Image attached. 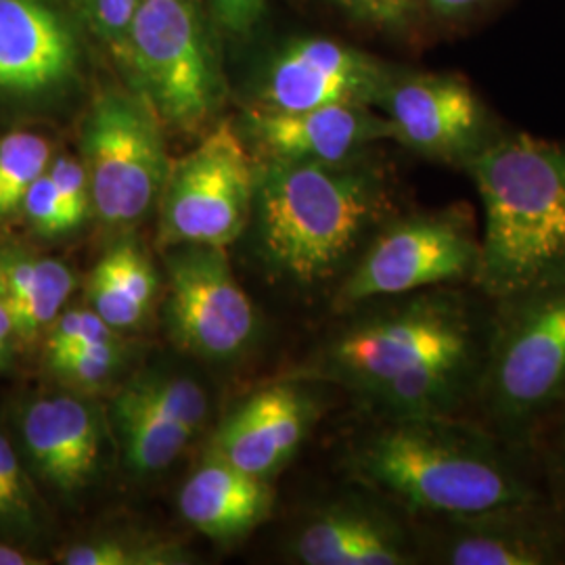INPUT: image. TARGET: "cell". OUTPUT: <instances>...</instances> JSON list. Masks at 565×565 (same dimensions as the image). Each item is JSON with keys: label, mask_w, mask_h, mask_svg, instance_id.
I'll list each match as a JSON object with an SVG mask.
<instances>
[{"label": "cell", "mask_w": 565, "mask_h": 565, "mask_svg": "<svg viewBox=\"0 0 565 565\" xmlns=\"http://www.w3.org/2000/svg\"><path fill=\"white\" fill-rule=\"evenodd\" d=\"M273 503L275 492L266 478L245 473L212 452L189 476L179 499L189 525L221 543L256 530L268 520Z\"/></svg>", "instance_id": "d6986e66"}, {"label": "cell", "mask_w": 565, "mask_h": 565, "mask_svg": "<svg viewBox=\"0 0 565 565\" xmlns=\"http://www.w3.org/2000/svg\"><path fill=\"white\" fill-rule=\"evenodd\" d=\"M158 270L135 235L121 233L86 281V306L116 331L139 329L158 298Z\"/></svg>", "instance_id": "7402d4cb"}, {"label": "cell", "mask_w": 565, "mask_h": 565, "mask_svg": "<svg viewBox=\"0 0 565 565\" xmlns=\"http://www.w3.org/2000/svg\"><path fill=\"white\" fill-rule=\"evenodd\" d=\"M46 530L49 515L41 486L30 473L11 431L0 425V536L34 548Z\"/></svg>", "instance_id": "cb8c5ba5"}, {"label": "cell", "mask_w": 565, "mask_h": 565, "mask_svg": "<svg viewBox=\"0 0 565 565\" xmlns=\"http://www.w3.org/2000/svg\"><path fill=\"white\" fill-rule=\"evenodd\" d=\"M226 247H166L163 319L172 343L212 363L239 359L254 342V303L235 279Z\"/></svg>", "instance_id": "30bf717a"}, {"label": "cell", "mask_w": 565, "mask_h": 565, "mask_svg": "<svg viewBox=\"0 0 565 565\" xmlns=\"http://www.w3.org/2000/svg\"><path fill=\"white\" fill-rule=\"evenodd\" d=\"M247 135L270 162H350L361 149L396 139L394 126L359 103L324 105L306 111L249 109Z\"/></svg>", "instance_id": "2e32d148"}, {"label": "cell", "mask_w": 565, "mask_h": 565, "mask_svg": "<svg viewBox=\"0 0 565 565\" xmlns=\"http://www.w3.org/2000/svg\"><path fill=\"white\" fill-rule=\"evenodd\" d=\"M65 565H186L193 555L184 546L141 534H105L72 543L57 553Z\"/></svg>", "instance_id": "d4e9b609"}, {"label": "cell", "mask_w": 565, "mask_h": 565, "mask_svg": "<svg viewBox=\"0 0 565 565\" xmlns=\"http://www.w3.org/2000/svg\"><path fill=\"white\" fill-rule=\"evenodd\" d=\"M390 212L382 177L352 160L268 162L256 177L254 249L275 281L312 289L354 263Z\"/></svg>", "instance_id": "6da1fadb"}, {"label": "cell", "mask_w": 565, "mask_h": 565, "mask_svg": "<svg viewBox=\"0 0 565 565\" xmlns=\"http://www.w3.org/2000/svg\"><path fill=\"white\" fill-rule=\"evenodd\" d=\"M380 67L340 42L306 39L273 61L258 109L306 111L338 103L375 102L384 93Z\"/></svg>", "instance_id": "9a60e30c"}, {"label": "cell", "mask_w": 565, "mask_h": 565, "mask_svg": "<svg viewBox=\"0 0 565 565\" xmlns=\"http://www.w3.org/2000/svg\"><path fill=\"white\" fill-rule=\"evenodd\" d=\"M78 46L44 0H0V93L44 97L76 72Z\"/></svg>", "instance_id": "e0dca14e"}, {"label": "cell", "mask_w": 565, "mask_h": 565, "mask_svg": "<svg viewBox=\"0 0 565 565\" xmlns=\"http://www.w3.org/2000/svg\"><path fill=\"white\" fill-rule=\"evenodd\" d=\"M440 557L450 565H546L562 559L564 536L532 505L445 518Z\"/></svg>", "instance_id": "ac0fdd59"}, {"label": "cell", "mask_w": 565, "mask_h": 565, "mask_svg": "<svg viewBox=\"0 0 565 565\" xmlns=\"http://www.w3.org/2000/svg\"><path fill=\"white\" fill-rule=\"evenodd\" d=\"M120 331L103 321L97 312H93L88 306L82 308H65L55 323L49 327L44 333V354H53L61 350L88 345V343L109 342L118 340Z\"/></svg>", "instance_id": "83f0119b"}, {"label": "cell", "mask_w": 565, "mask_h": 565, "mask_svg": "<svg viewBox=\"0 0 565 565\" xmlns=\"http://www.w3.org/2000/svg\"><path fill=\"white\" fill-rule=\"evenodd\" d=\"M480 356V350L446 356L371 385L363 394L394 419L450 415L465 401L467 390L473 387L478 373H482Z\"/></svg>", "instance_id": "603a6c76"}, {"label": "cell", "mask_w": 565, "mask_h": 565, "mask_svg": "<svg viewBox=\"0 0 565 565\" xmlns=\"http://www.w3.org/2000/svg\"><path fill=\"white\" fill-rule=\"evenodd\" d=\"M51 160V142L36 132L15 130L0 137V224L20 216L25 193Z\"/></svg>", "instance_id": "484cf974"}, {"label": "cell", "mask_w": 565, "mask_h": 565, "mask_svg": "<svg viewBox=\"0 0 565 565\" xmlns=\"http://www.w3.org/2000/svg\"><path fill=\"white\" fill-rule=\"evenodd\" d=\"M480 324L461 296L425 294L348 329L331 343L329 375L366 390L446 356L480 350Z\"/></svg>", "instance_id": "52a82bcc"}, {"label": "cell", "mask_w": 565, "mask_h": 565, "mask_svg": "<svg viewBox=\"0 0 565 565\" xmlns=\"http://www.w3.org/2000/svg\"><path fill=\"white\" fill-rule=\"evenodd\" d=\"M120 60L137 97L174 128H200L221 105L218 67L191 0H145Z\"/></svg>", "instance_id": "277c9868"}, {"label": "cell", "mask_w": 565, "mask_h": 565, "mask_svg": "<svg viewBox=\"0 0 565 565\" xmlns=\"http://www.w3.org/2000/svg\"><path fill=\"white\" fill-rule=\"evenodd\" d=\"M340 2L361 20L371 21L377 25L403 23L415 7V0H340Z\"/></svg>", "instance_id": "1f68e13d"}, {"label": "cell", "mask_w": 565, "mask_h": 565, "mask_svg": "<svg viewBox=\"0 0 565 565\" xmlns=\"http://www.w3.org/2000/svg\"><path fill=\"white\" fill-rule=\"evenodd\" d=\"M359 476L417 513L463 518L532 505L522 471L482 429L448 415L403 417L354 457Z\"/></svg>", "instance_id": "3957f363"}, {"label": "cell", "mask_w": 565, "mask_h": 565, "mask_svg": "<svg viewBox=\"0 0 565 565\" xmlns=\"http://www.w3.org/2000/svg\"><path fill=\"white\" fill-rule=\"evenodd\" d=\"M427 2L431 4L434 11H438L443 15H459V13L473 9L482 0H427Z\"/></svg>", "instance_id": "d590c367"}, {"label": "cell", "mask_w": 565, "mask_h": 565, "mask_svg": "<svg viewBox=\"0 0 565 565\" xmlns=\"http://www.w3.org/2000/svg\"><path fill=\"white\" fill-rule=\"evenodd\" d=\"M78 287L70 264L21 242H0V303L9 310L20 345L44 338Z\"/></svg>", "instance_id": "44dd1931"}, {"label": "cell", "mask_w": 565, "mask_h": 565, "mask_svg": "<svg viewBox=\"0 0 565 565\" xmlns=\"http://www.w3.org/2000/svg\"><path fill=\"white\" fill-rule=\"evenodd\" d=\"M18 348H20V340H18L15 324L9 310L0 303V373L11 366Z\"/></svg>", "instance_id": "836d02e7"}, {"label": "cell", "mask_w": 565, "mask_h": 565, "mask_svg": "<svg viewBox=\"0 0 565 565\" xmlns=\"http://www.w3.org/2000/svg\"><path fill=\"white\" fill-rule=\"evenodd\" d=\"M465 166L484 205L473 281L509 300L564 277V145L520 135L484 145Z\"/></svg>", "instance_id": "7a4b0ae2"}, {"label": "cell", "mask_w": 565, "mask_h": 565, "mask_svg": "<svg viewBox=\"0 0 565 565\" xmlns=\"http://www.w3.org/2000/svg\"><path fill=\"white\" fill-rule=\"evenodd\" d=\"M480 239L463 210H445L384 226L363 249L340 289V306L403 296L473 279Z\"/></svg>", "instance_id": "9c48e42d"}, {"label": "cell", "mask_w": 565, "mask_h": 565, "mask_svg": "<svg viewBox=\"0 0 565 565\" xmlns=\"http://www.w3.org/2000/svg\"><path fill=\"white\" fill-rule=\"evenodd\" d=\"M207 413V394L193 377L166 369L142 371L109 408L121 461L141 478L162 473L202 431Z\"/></svg>", "instance_id": "7c38bea8"}, {"label": "cell", "mask_w": 565, "mask_h": 565, "mask_svg": "<svg viewBox=\"0 0 565 565\" xmlns=\"http://www.w3.org/2000/svg\"><path fill=\"white\" fill-rule=\"evenodd\" d=\"M380 103L398 141L436 160H469L482 149L484 107L463 81L424 76L385 88Z\"/></svg>", "instance_id": "5bb4252c"}, {"label": "cell", "mask_w": 565, "mask_h": 565, "mask_svg": "<svg viewBox=\"0 0 565 565\" xmlns=\"http://www.w3.org/2000/svg\"><path fill=\"white\" fill-rule=\"evenodd\" d=\"M214 13L231 32H247L263 13L264 0H212Z\"/></svg>", "instance_id": "d6a6232c"}, {"label": "cell", "mask_w": 565, "mask_h": 565, "mask_svg": "<svg viewBox=\"0 0 565 565\" xmlns=\"http://www.w3.org/2000/svg\"><path fill=\"white\" fill-rule=\"evenodd\" d=\"M20 214L39 239H61L72 233V226L67 223L65 210L61 205L60 193L49 172H44L30 186L21 203Z\"/></svg>", "instance_id": "f1b7e54d"}, {"label": "cell", "mask_w": 565, "mask_h": 565, "mask_svg": "<svg viewBox=\"0 0 565 565\" xmlns=\"http://www.w3.org/2000/svg\"><path fill=\"white\" fill-rule=\"evenodd\" d=\"M319 415L321 403L308 387L291 382L268 385L224 419L210 452L268 480L296 457Z\"/></svg>", "instance_id": "4fadbf2b"}, {"label": "cell", "mask_w": 565, "mask_h": 565, "mask_svg": "<svg viewBox=\"0 0 565 565\" xmlns=\"http://www.w3.org/2000/svg\"><path fill=\"white\" fill-rule=\"evenodd\" d=\"M256 168L243 137L223 121L191 153L170 163L160 198L162 247L237 242L249 226Z\"/></svg>", "instance_id": "ba28073f"}, {"label": "cell", "mask_w": 565, "mask_h": 565, "mask_svg": "<svg viewBox=\"0 0 565 565\" xmlns=\"http://www.w3.org/2000/svg\"><path fill=\"white\" fill-rule=\"evenodd\" d=\"M145 0H81L84 18L95 34L121 57L130 25Z\"/></svg>", "instance_id": "4dcf8cb0"}, {"label": "cell", "mask_w": 565, "mask_h": 565, "mask_svg": "<svg viewBox=\"0 0 565 565\" xmlns=\"http://www.w3.org/2000/svg\"><path fill=\"white\" fill-rule=\"evenodd\" d=\"M306 565H404L415 562L403 530L382 513L356 505L319 511L294 541Z\"/></svg>", "instance_id": "ffe728a7"}, {"label": "cell", "mask_w": 565, "mask_h": 565, "mask_svg": "<svg viewBox=\"0 0 565 565\" xmlns=\"http://www.w3.org/2000/svg\"><path fill=\"white\" fill-rule=\"evenodd\" d=\"M124 361L126 348L121 343V338L44 354V364L49 373L60 384L82 394L111 384L120 373Z\"/></svg>", "instance_id": "4316f807"}, {"label": "cell", "mask_w": 565, "mask_h": 565, "mask_svg": "<svg viewBox=\"0 0 565 565\" xmlns=\"http://www.w3.org/2000/svg\"><path fill=\"white\" fill-rule=\"evenodd\" d=\"M484 364L490 415L524 427L565 398V275L509 298Z\"/></svg>", "instance_id": "5b68a950"}, {"label": "cell", "mask_w": 565, "mask_h": 565, "mask_svg": "<svg viewBox=\"0 0 565 565\" xmlns=\"http://www.w3.org/2000/svg\"><path fill=\"white\" fill-rule=\"evenodd\" d=\"M82 163L99 223L128 233L158 207L172 162L153 109L141 97L105 93L82 126Z\"/></svg>", "instance_id": "8992f818"}, {"label": "cell", "mask_w": 565, "mask_h": 565, "mask_svg": "<svg viewBox=\"0 0 565 565\" xmlns=\"http://www.w3.org/2000/svg\"><path fill=\"white\" fill-rule=\"evenodd\" d=\"M49 177L55 182V189L60 193L61 205L65 210L67 223L72 226V233L81 228L86 223L93 203H90V186H88V177L84 170V163L70 158V156H60L53 158L49 163Z\"/></svg>", "instance_id": "f546056e"}, {"label": "cell", "mask_w": 565, "mask_h": 565, "mask_svg": "<svg viewBox=\"0 0 565 565\" xmlns=\"http://www.w3.org/2000/svg\"><path fill=\"white\" fill-rule=\"evenodd\" d=\"M44 564L41 555L30 548V546L20 545L15 541H9L0 536V565H41Z\"/></svg>", "instance_id": "e575fe53"}, {"label": "cell", "mask_w": 565, "mask_h": 565, "mask_svg": "<svg viewBox=\"0 0 565 565\" xmlns=\"http://www.w3.org/2000/svg\"><path fill=\"white\" fill-rule=\"evenodd\" d=\"M11 436L34 480L53 494L74 499L99 476L105 417L82 392L23 396L13 406Z\"/></svg>", "instance_id": "8fae6325"}]
</instances>
